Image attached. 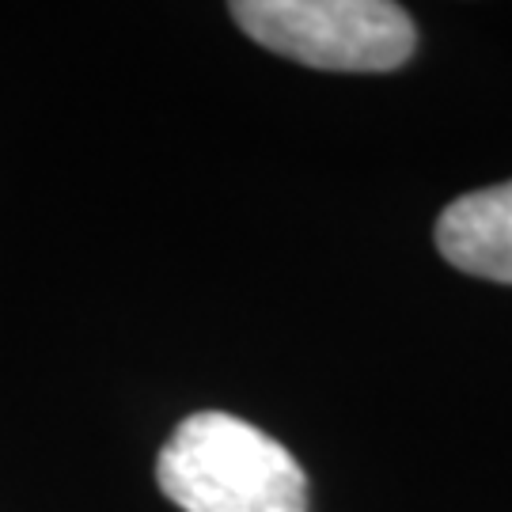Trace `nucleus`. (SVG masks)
Masks as SVG:
<instances>
[{
    "label": "nucleus",
    "instance_id": "obj_1",
    "mask_svg": "<svg viewBox=\"0 0 512 512\" xmlns=\"http://www.w3.org/2000/svg\"><path fill=\"white\" fill-rule=\"evenodd\" d=\"M156 482L183 512H308V478L270 433L224 410H198L171 433Z\"/></svg>",
    "mask_w": 512,
    "mask_h": 512
},
{
    "label": "nucleus",
    "instance_id": "obj_2",
    "mask_svg": "<svg viewBox=\"0 0 512 512\" xmlns=\"http://www.w3.org/2000/svg\"><path fill=\"white\" fill-rule=\"evenodd\" d=\"M232 19L258 46L330 73H387L414 54V23L387 0H239Z\"/></svg>",
    "mask_w": 512,
    "mask_h": 512
},
{
    "label": "nucleus",
    "instance_id": "obj_3",
    "mask_svg": "<svg viewBox=\"0 0 512 512\" xmlns=\"http://www.w3.org/2000/svg\"><path fill=\"white\" fill-rule=\"evenodd\" d=\"M437 247L463 274L512 285V183L456 198L437 220Z\"/></svg>",
    "mask_w": 512,
    "mask_h": 512
}]
</instances>
